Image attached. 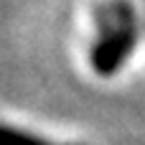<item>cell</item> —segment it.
Returning a JSON list of instances; mask_svg holds the SVG:
<instances>
[{"mask_svg": "<svg viewBox=\"0 0 145 145\" xmlns=\"http://www.w3.org/2000/svg\"><path fill=\"white\" fill-rule=\"evenodd\" d=\"M0 145H56V143H48V140L36 138L31 133H23V130L0 125Z\"/></svg>", "mask_w": 145, "mask_h": 145, "instance_id": "7a4b0ae2", "label": "cell"}, {"mask_svg": "<svg viewBox=\"0 0 145 145\" xmlns=\"http://www.w3.org/2000/svg\"><path fill=\"white\" fill-rule=\"evenodd\" d=\"M99 28L92 48V66L102 76H112L133 56L140 41V18L130 0H110L94 10Z\"/></svg>", "mask_w": 145, "mask_h": 145, "instance_id": "6da1fadb", "label": "cell"}]
</instances>
